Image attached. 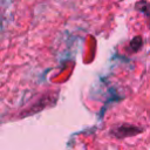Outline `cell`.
Returning <instances> with one entry per match:
<instances>
[{
	"mask_svg": "<svg viewBox=\"0 0 150 150\" xmlns=\"http://www.w3.org/2000/svg\"><path fill=\"white\" fill-rule=\"evenodd\" d=\"M141 130L137 129L136 127L134 125H121V127H117L115 129L111 130V134H114L116 137H125V136H130V135H134V134H137Z\"/></svg>",
	"mask_w": 150,
	"mask_h": 150,
	"instance_id": "cell-1",
	"label": "cell"
},
{
	"mask_svg": "<svg viewBox=\"0 0 150 150\" xmlns=\"http://www.w3.org/2000/svg\"><path fill=\"white\" fill-rule=\"evenodd\" d=\"M136 8H137L139 12H142V13L148 18V20H149V22H150V4L146 2V1H141V2H137Z\"/></svg>",
	"mask_w": 150,
	"mask_h": 150,
	"instance_id": "cell-2",
	"label": "cell"
}]
</instances>
